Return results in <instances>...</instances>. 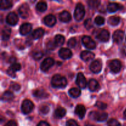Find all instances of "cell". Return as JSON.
I'll use <instances>...</instances> for the list:
<instances>
[{
	"mask_svg": "<svg viewBox=\"0 0 126 126\" xmlns=\"http://www.w3.org/2000/svg\"><path fill=\"white\" fill-rule=\"evenodd\" d=\"M51 84L55 88H64L67 85V81L63 76L57 74L52 78Z\"/></svg>",
	"mask_w": 126,
	"mask_h": 126,
	"instance_id": "cell-1",
	"label": "cell"
},
{
	"mask_svg": "<svg viewBox=\"0 0 126 126\" xmlns=\"http://www.w3.org/2000/svg\"><path fill=\"white\" fill-rule=\"evenodd\" d=\"M85 15L84 7L82 3H78L76 6L75 12H74V17L76 21H81L83 19Z\"/></svg>",
	"mask_w": 126,
	"mask_h": 126,
	"instance_id": "cell-2",
	"label": "cell"
},
{
	"mask_svg": "<svg viewBox=\"0 0 126 126\" xmlns=\"http://www.w3.org/2000/svg\"><path fill=\"white\" fill-rule=\"evenodd\" d=\"M89 117L91 119L98 122H103L107 120L108 118V114L107 113H100L98 111H92L89 114Z\"/></svg>",
	"mask_w": 126,
	"mask_h": 126,
	"instance_id": "cell-3",
	"label": "cell"
},
{
	"mask_svg": "<svg viewBox=\"0 0 126 126\" xmlns=\"http://www.w3.org/2000/svg\"><path fill=\"white\" fill-rule=\"evenodd\" d=\"M34 108V105L31 100L26 99L23 101L21 105V110L23 114H27L30 113Z\"/></svg>",
	"mask_w": 126,
	"mask_h": 126,
	"instance_id": "cell-4",
	"label": "cell"
},
{
	"mask_svg": "<svg viewBox=\"0 0 126 126\" xmlns=\"http://www.w3.org/2000/svg\"><path fill=\"white\" fill-rule=\"evenodd\" d=\"M82 43L85 47L87 49H94L96 47V44L94 41L88 36H84L82 38Z\"/></svg>",
	"mask_w": 126,
	"mask_h": 126,
	"instance_id": "cell-5",
	"label": "cell"
},
{
	"mask_svg": "<svg viewBox=\"0 0 126 126\" xmlns=\"http://www.w3.org/2000/svg\"><path fill=\"white\" fill-rule=\"evenodd\" d=\"M54 65V60L52 58H46L41 63L40 66L41 70L44 72L47 71Z\"/></svg>",
	"mask_w": 126,
	"mask_h": 126,
	"instance_id": "cell-6",
	"label": "cell"
},
{
	"mask_svg": "<svg viewBox=\"0 0 126 126\" xmlns=\"http://www.w3.org/2000/svg\"><path fill=\"white\" fill-rule=\"evenodd\" d=\"M76 83L80 89H85L87 86V81L82 73H79L77 75L76 79Z\"/></svg>",
	"mask_w": 126,
	"mask_h": 126,
	"instance_id": "cell-7",
	"label": "cell"
},
{
	"mask_svg": "<svg viewBox=\"0 0 126 126\" xmlns=\"http://www.w3.org/2000/svg\"><path fill=\"white\" fill-rule=\"evenodd\" d=\"M109 66L111 72L114 73H118L121 69V62L118 60H113L110 62Z\"/></svg>",
	"mask_w": 126,
	"mask_h": 126,
	"instance_id": "cell-8",
	"label": "cell"
},
{
	"mask_svg": "<svg viewBox=\"0 0 126 126\" xmlns=\"http://www.w3.org/2000/svg\"><path fill=\"white\" fill-rule=\"evenodd\" d=\"M6 23L10 25H16L18 21V18L17 15L14 12H10L7 14L6 18Z\"/></svg>",
	"mask_w": 126,
	"mask_h": 126,
	"instance_id": "cell-9",
	"label": "cell"
},
{
	"mask_svg": "<svg viewBox=\"0 0 126 126\" xmlns=\"http://www.w3.org/2000/svg\"><path fill=\"white\" fill-rule=\"evenodd\" d=\"M97 38L101 42H108L110 39V33L107 30L102 29L97 34Z\"/></svg>",
	"mask_w": 126,
	"mask_h": 126,
	"instance_id": "cell-10",
	"label": "cell"
},
{
	"mask_svg": "<svg viewBox=\"0 0 126 126\" xmlns=\"http://www.w3.org/2000/svg\"><path fill=\"white\" fill-rule=\"evenodd\" d=\"M30 7L27 3L23 4L18 8V13L20 16L23 18H27L29 16Z\"/></svg>",
	"mask_w": 126,
	"mask_h": 126,
	"instance_id": "cell-11",
	"label": "cell"
},
{
	"mask_svg": "<svg viewBox=\"0 0 126 126\" xmlns=\"http://www.w3.org/2000/svg\"><path fill=\"white\" fill-rule=\"evenodd\" d=\"M59 55L61 59L66 60L72 57L73 54L71 50L68 48H61L59 51Z\"/></svg>",
	"mask_w": 126,
	"mask_h": 126,
	"instance_id": "cell-12",
	"label": "cell"
},
{
	"mask_svg": "<svg viewBox=\"0 0 126 126\" xmlns=\"http://www.w3.org/2000/svg\"><path fill=\"white\" fill-rule=\"evenodd\" d=\"M102 68V64L99 60H94L90 65V70L94 73H98Z\"/></svg>",
	"mask_w": 126,
	"mask_h": 126,
	"instance_id": "cell-13",
	"label": "cell"
},
{
	"mask_svg": "<svg viewBox=\"0 0 126 126\" xmlns=\"http://www.w3.org/2000/svg\"><path fill=\"white\" fill-rule=\"evenodd\" d=\"M124 35V32L123 30H118L115 31L113 35V39L114 43H117V44H120L123 41Z\"/></svg>",
	"mask_w": 126,
	"mask_h": 126,
	"instance_id": "cell-14",
	"label": "cell"
},
{
	"mask_svg": "<svg viewBox=\"0 0 126 126\" xmlns=\"http://www.w3.org/2000/svg\"><path fill=\"white\" fill-rule=\"evenodd\" d=\"M32 29V26L29 23H25L20 26L19 28V32L22 35H27Z\"/></svg>",
	"mask_w": 126,
	"mask_h": 126,
	"instance_id": "cell-15",
	"label": "cell"
},
{
	"mask_svg": "<svg viewBox=\"0 0 126 126\" xmlns=\"http://www.w3.org/2000/svg\"><path fill=\"white\" fill-rule=\"evenodd\" d=\"M44 23L47 27H52L55 25V24L56 23V18H55V16H53V15H47L44 17Z\"/></svg>",
	"mask_w": 126,
	"mask_h": 126,
	"instance_id": "cell-16",
	"label": "cell"
},
{
	"mask_svg": "<svg viewBox=\"0 0 126 126\" xmlns=\"http://www.w3.org/2000/svg\"><path fill=\"white\" fill-rule=\"evenodd\" d=\"M86 110L82 105H78L75 108V113L80 119H83L86 114Z\"/></svg>",
	"mask_w": 126,
	"mask_h": 126,
	"instance_id": "cell-17",
	"label": "cell"
},
{
	"mask_svg": "<svg viewBox=\"0 0 126 126\" xmlns=\"http://www.w3.org/2000/svg\"><path fill=\"white\" fill-rule=\"evenodd\" d=\"M123 6L120 4L116 3V2H110L107 6V11L110 13L116 12L118 10L123 9Z\"/></svg>",
	"mask_w": 126,
	"mask_h": 126,
	"instance_id": "cell-18",
	"label": "cell"
},
{
	"mask_svg": "<svg viewBox=\"0 0 126 126\" xmlns=\"http://www.w3.org/2000/svg\"><path fill=\"white\" fill-rule=\"evenodd\" d=\"M59 19L61 22L67 23L69 22L71 19V16L68 11H63L59 14Z\"/></svg>",
	"mask_w": 126,
	"mask_h": 126,
	"instance_id": "cell-19",
	"label": "cell"
},
{
	"mask_svg": "<svg viewBox=\"0 0 126 126\" xmlns=\"http://www.w3.org/2000/svg\"><path fill=\"white\" fill-rule=\"evenodd\" d=\"M80 56H81V59L82 60L87 62L89 61V60L94 59L95 55L92 52H90L89 50H84V51H82L81 53V55Z\"/></svg>",
	"mask_w": 126,
	"mask_h": 126,
	"instance_id": "cell-20",
	"label": "cell"
},
{
	"mask_svg": "<svg viewBox=\"0 0 126 126\" xmlns=\"http://www.w3.org/2000/svg\"><path fill=\"white\" fill-rule=\"evenodd\" d=\"M88 87L90 91H92V92H94V91H97L99 89L100 86L97 80L94 79H91L89 81Z\"/></svg>",
	"mask_w": 126,
	"mask_h": 126,
	"instance_id": "cell-21",
	"label": "cell"
},
{
	"mask_svg": "<svg viewBox=\"0 0 126 126\" xmlns=\"http://www.w3.org/2000/svg\"><path fill=\"white\" fill-rule=\"evenodd\" d=\"M66 113V111L65 108H62V107H59L55 110V112H54V116L55 118L60 119L65 116Z\"/></svg>",
	"mask_w": 126,
	"mask_h": 126,
	"instance_id": "cell-22",
	"label": "cell"
},
{
	"mask_svg": "<svg viewBox=\"0 0 126 126\" xmlns=\"http://www.w3.org/2000/svg\"><path fill=\"white\" fill-rule=\"evenodd\" d=\"M12 7V2L9 0H1L0 8L1 10H7Z\"/></svg>",
	"mask_w": 126,
	"mask_h": 126,
	"instance_id": "cell-23",
	"label": "cell"
},
{
	"mask_svg": "<svg viewBox=\"0 0 126 126\" xmlns=\"http://www.w3.org/2000/svg\"><path fill=\"white\" fill-rule=\"evenodd\" d=\"M14 97V95L12 94V92L7 91L4 92L3 94L2 95L1 100L2 101H4V102H10L12 100H13Z\"/></svg>",
	"mask_w": 126,
	"mask_h": 126,
	"instance_id": "cell-24",
	"label": "cell"
},
{
	"mask_svg": "<svg viewBox=\"0 0 126 126\" xmlns=\"http://www.w3.org/2000/svg\"><path fill=\"white\" fill-rule=\"evenodd\" d=\"M33 95H34V97L39 98H45L49 97V94L42 89L36 90L33 92Z\"/></svg>",
	"mask_w": 126,
	"mask_h": 126,
	"instance_id": "cell-25",
	"label": "cell"
},
{
	"mask_svg": "<svg viewBox=\"0 0 126 126\" xmlns=\"http://www.w3.org/2000/svg\"><path fill=\"white\" fill-rule=\"evenodd\" d=\"M44 33V30L42 28H39L36 29L35 30L33 31L32 36V38L34 39H37L38 38H40L43 36Z\"/></svg>",
	"mask_w": 126,
	"mask_h": 126,
	"instance_id": "cell-26",
	"label": "cell"
},
{
	"mask_svg": "<svg viewBox=\"0 0 126 126\" xmlns=\"http://www.w3.org/2000/svg\"><path fill=\"white\" fill-rule=\"evenodd\" d=\"M68 93L73 98H78L81 95V90L79 88H71L69 90Z\"/></svg>",
	"mask_w": 126,
	"mask_h": 126,
	"instance_id": "cell-27",
	"label": "cell"
},
{
	"mask_svg": "<svg viewBox=\"0 0 126 126\" xmlns=\"http://www.w3.org/2000/svg\"><path fill=\"white\" fill-rule=\"evenodd\" d=\"M65 42V38L61 34H57L54 38V43L57 46H60L63 44Z\"/></svg>",
	"mask_w": 126,
	"mask_h": 126,
	"instance_id": "cell-28",
	"label": "cell"
},
{
	"mask_svg": "<svg viewBox=\"0 0 126 126\" xmlns=\"http://www.w3.org/2000/svg\"><path fill=\"white\" fill-rule=\"evenodd\" d=\"M11 30L10 28H5L2 30V39L4 41L8 40L9 39L10 36H11Z\"/></svg>",
	"mask_w": 126,
	"mask_h": 126,
	"instance_id": "cell-29",
	"label": "cell"
},
{
	"mask_svg": "<svg viewBox=\"0 0 126 126\" xmlns=\"http://www.w3.org/2000/svg\"><path fill=\"white\" fill-rule=\"evenodd\" d=\"M120 22V18L119 17L112 16L108 18V23L111 26H116Z\"/></svg>",
	"mask_w": 126,
	"mask_h": 126,
	"instance_id": "cell-30",
	"label": "cell"
},
{
	"mask_svg": "<svg viewBox=\"0 0 126 126\" xmlns=\"http://www.w3.org/2000/svg\"><path fill=\"white\" fill-rule=\"evenodd\" d=\"M36 8L39 12H44L46 10L47 8V6L46 2H43V1H41L37 3L36 6Z\"/></svg>",
	"mask_w": 126,
	"mask_h": 126,
	"instance_id": "cell-31",
	"label": "cell"
},
{
	"mask_svg": "<svg viewBox=\"0 0 126 126\" xmlns=\"http://www.w3.org/2000/svg\"><path fill=\"white\" fill-rule=\"evenodd\" d=\"M87 3H88V6L91 8L95 9L99 6L100 4V1H97V0H90V1H87Z\"/></svg>",
	"mask_w": 126,
	"mask_h": 126,
	"instance_id": "cell-32",
	"label": "cell"
},
{
	"mask_svg": "<svg viewBox=\"0 0 126 126\" xmlns=\"http://www.w3.org/2000/svg\"><path fill=\"white\" fill-rule=\"evenodd\" d=\"M43 56V54L41 51L40 50H35V51H33L32 53V57L34 59L38 60L39 59H41Z\"/></svg>",
	"mask_w": 126,
	"mask_h": 126,
	"instance_id": "cell-33",
	"label": "cell"
},
{
	"mask_svg": "<svg viewBox=\"0 0 126 126\" xmlns=\"http://www.w3.org/2000/svg\"><path fill=\"white\" fill-rule=\"evenodd\" d=\"M94 22L97 25H102L105 23V18L102 16H97L95 18Z\"/></svg>",
	"mask_w": 126,
	"mask_h": 126,
	"instance_id": "cell-34",
	"label": "cell"
},
{
	"mask_svg": "<svg viewBox=\"0 0 126 126\" xmlns=\"http://www.w3.org/2000/svg\"><path fill=\"white\" fill-rule=\"evenodd\" d=\"M108 126H121L119 122L115 119H111L107 123Z\"/></svg>",
	"mask_w": 126,
	"mask_h": 126,
	"instance_id": "cell-35",
	"label": "cell"
},
{
	"mask_svg": "<svg viewBox=\"0 0 126 126\" xmlns=\"http://www.w3.org/2000/svg\"><path fill=\"white\" fill-rule=\"evenodd\" d=\"M84 26L86 27V29L89 30L93 27V22L91 18H88V19L86 20L84 22Z\"/></svg>",
	"mask_w": 126,
	"mask_h": 126,
	"instance_id": "cell-36",
	"label": "cell"
},
{
	"mask_svg": "<svg viewBox=\"0 0 126 126\" xmlns=\"http://www.w3.org/2000/svg\"><path fill=\"white\" fill-rule=\"evenodd\" d=\"M9 68L12 70V71H14V72H16V71L20 70L21 65L20 64L18 63H15L12 64Z\"/></svg>",
	"mask_w": 126,
	"mask_h": 126,
	"instance_id": "cell-37",
	"label": "cell"
},
{
	"mask_svg": "<svg viewBox=\"0 0 126 126\" xmlns=\"http://www.w3.org/2000/svg\"><path fill=\"white\" fill-rule=\"evenodd\" d=\"M39 111L43 114H47L49 111V107L47 105H42L39 108Z\"/></svg>",
	"mask_w": 126,
	"mask_h": 126,
	"instance_id": "cell-38",
	"label": "cell"
},
{
	"mask_svg": "<svg viewBox=\"0 0 126 126\" xmlns=\"http://www.w3.org/2000/svg\"><path fill=\"white\" fill-rule=\"evenodd\" d=\"M76 40L75 38H71L69 39V41H68V46L70 48H73L76 46Z\"/></svg>",
	"mask_w": 126,
	"mask_h": 126,
	"instance_id": "cell-39",
	"label": "cell"
},
{
	"mask_svg": "<svg viewBox=\"0 0 126 126\" xmlns=\"http://www.w3.org/2000/svg\"><path fill=\"white\" fill-rule=\"evenodd\" d=\"M46 46L47 48L49 50H54V49H55V47H57L55 43H54V41H48Z\"/></svg>",
	"mask_w": 126,
	"mask_h": 126,
	"instance_id": "cell-40",
	"label": "cell"
},
{
	"mask_svg": "<svg viewBox=\"0 0 126 126\" xmlns=\"http://www.w3.org/2000/svg\"><path fill=\"white\" fill-rule=\"evenodd\" d=\"M95 106L100 110H105L107 107V105L102 102H97L96 103Z\"/></svg>",
	"mask_w": 126,
	"mask_h": 126,
	"instance_id": "cell-41",
	"label": "cell"
},
{
	"mask_svg": "<svg viewBox=\"0 0 126 126\" xmlns=\"http://www.w3.org/2000/svg\"><path fill=\"white\" fill-rule=\"evenodd\" d=\"M11 88L12 89L13 91H18L20 89V85L17 83H14V82H12L11 85Z\"/></svg>",
	"mask_w": 126,
	"mask_h": 126,
	"instance_id": "cell-42",
	"label": "cell"
},
{
	"mask_svg": "<svg viewBox=\"0 0 126 126\" xmlns=\"http://www.w3.org/2000/svg\"><path fill=\"white\" fill-rule=\"evenodd\" d=\"M66 126H79L73 119H70V120L67 121L66 123Z\"/></svg>",
	"mask_w": 126,
	"mask_h": 126,
	"instance_id": "cell-43",
	"label": "cell"
},
{
	"mask_svg": "<svg viewBox=\"0 0 126 126\" xmlns=\"http://www.w3.org/2000/svg\"><path fill=\"white\" fill-rule=\"evenodd\" d=\"M7 75H9V76H11V77L12 78H15L16 77V72H14V71H12V70H11L10 68H9L8 69H7Z\"/></svg>",
	"mask_w": 126,
	"mask_h": 126,
	"instance_id": "cell-44",
	"label": "cell"
},
{
	"mask_svg": "<svg viewBox=\"0 0 126 126\" xmlns=\"http://www.w3.org/2000/svg\"><path fill=\"white\" fill-rule=\"evenodd\" d=\"M4 126H17V123L16 121L13 120H11L10 121L7 122Z\"/></svg>",
	"mask_w": 126,
	"mask_h": 126,
	"instance_id": "cell-45",
	"label": "cell"
},
{
	"mask_svg": "<svg viewBox=\"0 0 126 126\" xmlns=\"http://www.w3.org/2000/svg\"><path fill=\"white\" fill-rule=\"evenodd\" d=\"M50 126V125H49L47 122L42 121H40L39 123H38V126Z\"/></svg>",
	"mask_w": 126,
	"mask_h": 126,
	"instance_id": "cell-46",
	"label": "cell"
},
{
	"mask_svg": "<svg viewBox=\"0 0 126 126\" xmlns=\"http://www.w3.org/2000/svg\"><path fill=\"white\" fill-rule=\"evenodd\" d=\"M121 52L124 56H126V46H123L121 48Z\"/></svg>",
	"mask_w": 126,
	"mask_h": 126,
	"instance_id": "cell-47",
	"label": "cell"
},
{
	"mask_svg": "<svg viewBox=\"0 0 126 126\" xmlns=\"http://www.w3.org/2000/svg\"><path fill=\"white\" fill-rule=\"evenodd\" d=\"M16 59L15 57H10V59H9V62L11 63L12 64H14L16 63Z\"/></svg>",
	"mask_w": 126,
	"mask_h": 126,
	"instance_id": "cell-48",
	"label": "cell"
},
{
	"mask_svg": "<svg viewBox=\"0 0 126 126\" xmlns=\"http://www.w3.org/2000/svg\"><path fill=\"white\" fill-rule=\"evenodd\" d=\"M123 115H124V118H126V109L125 110V111H124V114H123Z\"/></svg>",
	"mask_w": 126,
	"mask_h": 126,
	"instance_id": "cell-49",
	"label": "cell"
},
{
	"mask_svg": "<svg viewBox=\"0 0 126 126\" xmlns=\"http://www.w3.org/2000/svg\"><path fill=\"white\" fill-rule=\"evenodd\" d=\"M94 126L91 125V124H87V125H86V126Z\"/></svg>",
	"mask_w": 126,
	"mask_h": 126,
	"instance_id": "cell-50",
	"label": "cell"
},
{
	"mask_svg": "<svg viewBox=\"0 0 126 126\" xmlns=\"http://www.w3.org/2000/svg\"></svg>",
	"mask_w": 126,
	"mask_h": 126,
	"instance_id": "cell-51",
	"label": "cell"
}]
</instances>
